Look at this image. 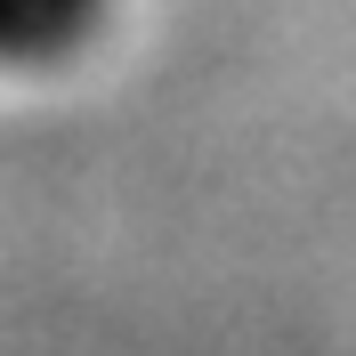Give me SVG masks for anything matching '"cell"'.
<instances>
[{
    "mask_svg": "<svg viewBox=\"0 0 356 356\" xmlns=\"http://www.w3.org/2000/svg\"><path fill=\"white\" fill-rule=\"evenodd\" d=\"M106 24V0H0V57H65Z\"/></svg>",
    "mask_w": 356,
    "mask_h": 356,
    "instance_id": "cell-1",
    "label": "cell"
}]
</instances>
